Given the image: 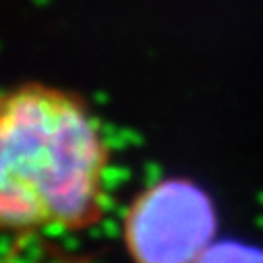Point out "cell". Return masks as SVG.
I'll use <instances>...</instances> for the list:
<instances>
[{"label": "cell", "instance_id": "1", "mask_svg": "<svg viewBox=\"0 0 263 263\" xmlns=\"http://www.w3.org/2000/svg\"><path fill=\"white\" fill-rule=\"evenodd\" d=\"M108 158L77 93L42 83L0 93V232L93 226Z\"/></svg>", "mask_w": 263, "mask_h": 263}, {"label": "cell", "instance_id": "2", "mask_svg": "<svg viewBox=\"0 0 263 263\" xmlns=\"http://www.w3.org/2000/svg\"><path fill=\"white\" fill-rule=\"evenodd\" d=\"M216 224L205 191L172 178L145 189L128 208L124 242L135 263H197L214 245Z\"/></svg>", "mask_w": 263, "mask_h": 263}, {"label": "cell", "instance_id": "3", "mask_svg": "<svg viewBox=\"0 0 263 263\" xmlns=\"http://www.w3.org/2000/svg\"><path fill=\"white\" fill-rule=\"evenodd\" d=\"M197 263H263V251L236 242H214Z\"/></svg>", "mask_w": 263, "mask_h": 263}]
</instances>
